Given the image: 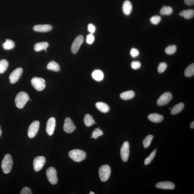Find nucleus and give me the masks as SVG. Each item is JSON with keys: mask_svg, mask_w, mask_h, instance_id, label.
<instances>
[{"mask_svg": "<svg viewBox=\"0 0 194 194\" xmlns=\"http://www.w3.org/2000/svg\"><path fill=\"white\" fill-rule=\"evenodd\" d=\"M23 72V69L21 68H17L13 71L9 76L10 82L11 84L16 83L22 74Z\"/></svg>", "mask_w": 194, "mask_h": 194, "instance_id": "9d476101", "label": "nucleus"}, {"mask_svg": "<svg viewBox=\"0 0 194 194\" xmlns=\"http://www.w3.org/2000/svg\"><path fill=\"white\" fill-rule=\"evenodd\" d=\"M156 152V150L155 149L151 152L150 155L148 157L146 158L144 160V164L145 165H148L151 163L152 160L155 158Z\"/></svg>", "mask_w": 194, "mask_h": 194, "instance_id": "2f4dec72", "label": "nucleus"}, {"mask_svg": "<svg viewBox=\"0 0 194 194\" xmlns=\"http://www.w3.org/2000/svg\"><path fill=\"white\" fill-rule=\"evenodd\" d=\"M154 137L153 135L150 134L147 136L143 140V144L144 148H147L150 145Z\"/></svg>", "mask_w": 194, "mask_h": 194, "instance_id": "7c9ffc66", "label": "nucleus"}, {"mask_svg": "<svg viewBox=\"0 0 194 194\" xmlns=\"http://www.w3.org/2000/svg\"><path fill=\"white\" fill-rule=\"evenodd\" d=\"M194 74V63L189 65L185 71V75L186 77H190L193 76Z\"/></svg>", "mask_w": 194, "mask_h": 194, "instance_id": "c85d7f7f", "label": "nucleus"}, {"mask_svg": "<svg viewBox=\"0 0 194 194\" xmlns=\"http://www.w3.org/2000/svg\"><path fill=\"white\" fill-rule=\"evenodd\" d=\"M46 162V159L43 156L36 157L33 161V167L35 171L38 172L42 169Z\"/></svg>", "mask_w": 194, "mask_h": 194, "instance_id": "0eeeda50", "label": "nucleus"}, {"mask_svg": "<svg viewBox=\"0 0 194 194\" xmlns=\"http://www.w3.org/2000/svg\"><path fill=\"white\" fill-rule=\"evenodd\" d=\"M69 156L74 161L80 162L86 159V154L82 150L74 149L69 152Z\"/></svg>", "mask_w": 194, "mask_h": 194, "instance_id": "f03ea898", "label": "nucleus"}, {"mask_svg": "<svg viewBox=\"0 0 194 194\" xmlns=\"http://www.w3.org/2000/svg\"><path fill=\"white\" fill-rule=\"evenodd\" d=\"M84 121L85 125L87 126H90L95 123L92 117L89 114H87L85 116Z\"/></svg>", "mask_w": 194, "mask_h": 194, "instance_id": "bb28decb", "label": "nucleus"}, {"mask_svg": "<svg viewBox=\"0 0 194 194\" xmlns=\"http://www.w3.org/2000/svg\"><path fill=\"white\" fill-rule=\"evenodd\" d=\"M148 118L151 121L154 123H160L164 120V117L161 115L157 113L150 114Z\"/></svg>", "mask_w": 194, "mask_h": 194, "instance_id": "6ab92c4d", "label": "nucleus"}, {"mask_svg": "<svg viewBox=\"0 0 194 194\" xmlns=\"http://www.w3.org/2000/svg\"><path fill=\"white\" fill-rule=\"evenodd\" d=\"M20 194H32L31 189L28 187H25L22 189Z\"/></svg>", "mask_w": 194, "mask_h": 194, "instance_id": "ea45409f", "label": "nucleus"}, {"mask_svg": "<svg viewBox=\"0 0 194 194\" xmlns=\"http://www.w3.org/2000/svg\"><path fill=\"white\" fill-rule=\"evenodd\" d=\"M63 128L65 132L71 133L74 131L76 127L71 119L67 117L65 120Z\"/></svg>", "mask_w": 194, "mask_h": 194, "instance_id": "ddd939ff", "label": "nucleus"}, {"mask_svg": "<svg viewBox=\"0 0 194 194\" xmlns=\"http://www.w3.org/2000/svg\"><path fill=\"white\" fill-rule=\"evenodd\" d=\"M96 106L97 109L100 111L106 113L109 111L110 108L107 104L102 102H98L96 104Z\"/></svg>", "mask_w": 194, "mask_h": 194, "instance_id": "412c9836", "label": "nucleus"}, {"mask_svg": "<svg viewBox=\"0 0 194 194\" xmlns=\"http://www.w3.org/2000/svg\"><path fill=\"white\" fill-rule=\"evenodd\" d=\"M56 126V121L55 118L51 117L47 121L46 126V132L49 136L53 135Z\"/></svg>", "mask_w": 194, "mask_h": 194, "instance_id": "4468645a", "label": "nucleus"}, {"mask_svg": "<svg viewBox=\"0 0 194 194\" xmlns=\"http://www.w3.org/2000/svg\"><path fill=\"white\" fill-rule=\"evenodd\" d=\"M177 50V47L175 45H170L166 47L165 51L166 54L168 55H172L175 53Z\"/></svg>", "mask_w": 194, "mask_h": 194, "instance_id": "473e14b6", "label": "nucleus"}, {"mask_svg": "<svg viewBox=\"0 0 194 194\" xmlns=\"http://www.w3.org/2000/svg\"><path fill=\"white\" fill-rule=\"evenodd\" d=\"M167 67V65L165 62L160 63L158 67V71L159 73H162L165 71Z\"/></svg>", "mask_w": 194, "mask_h": 194, "instance_id": "c9c22d12", "label": "nucleus"}, {"mask_svg": "<svg viewBox=\"0 0 194 194\" xmlns=\"http://www.w3.org/2000/svg\"><path fill=\"white\" fill-rule=\"evenodd\" d=\"M190 127L191 128L193 129L194 128V122L193 121L190 124Z\"/></svg>", "mask_w": 194, "mask_h": 194, "instance_id": "37998d69", "label": "nucleus"}, {"mask_svg": "<svg viewBox=\"0 0 194 194\" xmlns=\"http://www.w3.org/2000/svg\"><path fill=\"white\" fill-rule=\"evenodd\" d=\"M130 154V144L126 141L123 144L120 149V155L122 159L124 162L127 161Z\"/></svg>", "mask_w": 194, "mask_h": 194, "instance_id": "1a4fd4ad", "label": "nucleus"}, {"mask_svg": "<svg viewBox=\"0 0 194 194\" xmlns=\"http://www.w3.org/2000/svg\"><path fill=\"white\" fill-rule=\"evenodd\" d=\"M29 97L26 92H21L19 93L16 97L15 102L18 108L22 109L29 101Z\"/></svg>", "mask_w": 194, "mask_h": 194, "instance_id": "f257e3e1", "label": "nucleus"}, {"mask_svg": "<svg viewBox=\"0 0 194 194\" xmlns=\"http://www.w3.org/2000/svg\"><path fill=\"white\" fill-rule=\"evenodd\" d=\"M135 96V93L133 91L130 90L122 93L120 95V98L125 100L131 99Z\"/></svg>", "mask_w": 194, "mask_h": 194, "instance_id": "4be33fe9", "label": "nucleus"}, {"mask_svg": "<svg viewBox=\"0 0 194 194\" xmlns=\"http://www.w3.org/2000/svg\"><path fill=\"white\" fill-rule=\"evenodd\" d=\"M95 27L92 24H90L88 25V30L91 33H94L95 31Z\"/></svg>", "mask_w": 194, "mask_h": 194, "instance_id": "a19ab883", "label": "nucleus"}, {"mask_svg": "<svg viewBox=\"0 0 194 194\" xmlns=\"http://www.w3.org/2000/svg\"><path fill=\"white\" fill-rule=\"evenodd\" d=\"M156 187L160 189H173L175 188V185L171 182L165 181L157 183L156 184Z\"/></svg>", "mask_w": 194, "mask_h": 194, "instance_id": "2eb2a0df", "label": "nucleus"}, {"mask_svg": "<svg viewBox=\"0 0 194 194\" xmlns=\"http://www.w3.org/2000/svg\"><path fill=\"white\" fill-rule=\"evenodd\" d=\"M132 10V3L128 1H125L123 5L122 11L126 15H129L131 13Z\"/></svg>", "mask_w": 194, "mask_h": 194, "instance_id": "f3484780", "label": "nucleus"}, {"mask_svg": "<svg viewBox=\"0 0 194 194\" xmlns=\"http://www.w3.org/2000/svg\"><path fill=\"white\" fill-rule=\"evenodd\" d=\"M131 66L132 69L134 70H137L141 66V64L138 61H133L131 64Z\"/></svg>", "mask_w": 194, "mask_h": 194, "instance_id": "4c0bfd02", "label": "nucleus"}, {"mask_svg": "<svg viewBox=\"0 0 194 194\" xmlns=\"http://www.w3.org/2000/svg\"><path fill=\"white\" fill-rule=\"evenodd\" d=\"M15 43L11 40L7 39L5 42L3 43L2 46L4 49L9 50L13 49L15 47Z\"/></svg>", "mask_w": 194, "mask_h": 194, "instance_id": "a878e982", "label": "nucleus"}, {"mask_svg": "<svg viewBox=\"0 0 194 194\" xmlns=\"http://www.w3.org/2000/svg\"><path fill=\"white\" fill-rule=\"evenodd\" d=\"M179 15L183 17L185 19H191L194 16V11L192 9L183 10L180 12Z\"/></svg>", "mask_w": 194, "mask_h": 194, "instance_id": "5701e85b", "label": "nucleus"}, {"mask_svg": "<svg viewBox=\"0 0 194 194\" xmlns=\"http://www.w3.org/2000/svg\"><path fill=\"white\" fill-rule=\"evenodd\" d=\"M94 40L95 37L92 33H90V34L87 35L86 41L88 44H92L94 42Z\"/></svg>", "mask_w": 194, "mask_h": 194, "instance_id": "e433bc0d", "label": "nucleus"}, {"mask_svg": "<svg viewBox=\"0 0 194 194\" xmlns=\"http://www.w3.org/2000/svg\"><path fill=\"white\" fill-rule=\"evenodd\" d=\"M161 20V17L159 16H153L150 18V21L154 25H157Z\"/></svg>", "mask_w": 194, "mask_h": 194, "instance_id": "f704fd0d", "label": "nucleus"}, {"mask_svg": "<svg viewBox=\"0 0 194 194\" xmlns=\"http://www.w3.org/2000/svg\"><path fill=\"white\" fill-rule=\"evenodd\" d=\"M173 12V10L171 7L164 6L160 11V14L163 15H169Z\"/></svg>", "mask_w": 194, "mask_h": 194, "instance_id": "c756f323", "label": "nucleus"}, {"mask_svg": "<svg viewBox=\"0 0 194 194\" xmlns=\"http://www.w3.org/2000/svg\"><path fill=\"white\" fill-rule=\"evenodd\" d=\"M92 76L93 79L97 81H100L103 80L104 75L103 73L100 70H94L92 73Z\"/></svg>", "mask_w": 194, "mask_h": 194, "instance_id": "a211bd4d", "label": "nucleus"}, {"mask_svg": "<svg viewBox=\"0 0 194 194\" xmlns=\"http://www.w3.org/2000/svg\"><path fill=\"white\" fill-rule=\"evenodd\" d=\"M49 46V43L45 41L37 43L35 45L34 49L37 52L43 50L47 51V49Z\"/></svg>", "mask_w": 194, "mask_h": 194, "instance_id": "aec40b11", "label": "nucleus"}, {"mask_svg": "<svg viewBox=\"0 0 194 194\" xmlns=\"http://www.w3.org/2000/svg\"><path fill=\"white\" fill-rule=\"evenodd\" d=\"M52 29V27L49 25H39L34 26L33 30L38 32H47Z\"/></svg>", "mask_w": 194, "mask_h": 194, "instance_id": "dca6fc26", "label": "nucleus"}, {"mask_svg": "<svg viewBox=\"0 0 194 194\" xmlns=\"http://www.w3.org/2000/svg\"><path fill=\"white\" fill-rule=\"evenodd\" d=\"M2 130H1V126H0V137L2 135Z\"/></svg>", "mask_w": 194, "mask_h": 194, "instance_id": "c03bdc74", "label": "nucleus"}, {"mask_svg": "<svg viewBox=\"0 0 194 194\" xmlns=\"http://www.w3.org/2000/svg\"><path fill=\"white\" fill-rule=\"evenodd\" d=\"M47 176L49 181L53 185H56L58 182L56 170L53 167H50L47 169Z\"/></svg>", "mask_w": 194, "mask_h": 194, "instance_id": "423d86ee", "label": "nucleus"}, {"mask_svg": "<svg viewBox=\"0 0 194 194\" xmlns=\"http://www.w3.org/2000/svg\"><path fill=\"white\" fill-rule=\"evenodd\" d=\"M103 134V133L99 128H96L93 132L91 138L96 139L99 137L102 136Z\"/></svg>", "mask_w": 194, "mask_h": 194, "instance_id": "72a5a7b5", "label": "nucleus"}, {"mask_svg": "<svg viewBox=\"0 0 194 194\" xmlns=\"http://www.w3.org/2000/svg\"><path fill=\"white\" fill-rule=\"evenodd\" d=\"M30 101H32V100L30 99Z\"/></svg>", "mask_w": 194, "mask_h": 194, "instance_id": "49530a36", "label": "nucleus"}, {"mask_svg": "<svg viewBox=\"0 0 194 194\" xmlns=\"http://www.w3.org/2000/svg\"><path fill=\"white\" fill-rule=\"evenodd\" d=\"M13 165V160L10 155L7 154L2 161L1 167L4 173L7 174L11 171Z\"/></svg>", "mask_w": 194, "mask_h": 194, "instance_id": "7ed1b4c3", "label": "nucleus"}, {"mask_svg": "<svg viewBox=\"0 0 194 194\" xmlns=\"http://www.w3.org/2000/svg\"><path fill=\"white\" fill-rule=\"evenodd\" d=\"M40 123L37 120L33 122L29 125L28 130V136L29 138H33L36 136L39 130Z\"/></svg>", "mask_w": 194, "mask_h": 194, "instance_id": "6e6552de", "label": "nucleus"}, {"mask_svg": "<svg viewBox=\"0 0 194 194\" xmlns=\"http://www.w3.org/2000/svg\"><path fill=\"white\" fill-rule=\"evenodd\" d=\"M32 85L36 90L38 91L43 90L46 87L44 79L37 77H35L31 80Z\"/></svg>", "mask_w": 194, "mask_h": 194, "instance_id": "39448f33", "label": "nucleus"}, {"mask_svg": "<svg viewBox=\"0 0 194 194\" xmlns=\"http://www.w3.org/2000/svg\"><path fill=\"white\" fill-rule=\"evenodd\" d=\"M172 95L171 93L167 92L162 94L157 101V104L159 106H163L167 105L172 99Z\"/></svg>", "mask_w": 194, "mask_h": 194, "instance_id": "9b49d317", "label": "nucleus"}, {"mask_svg": "<svg viewBox=\"0 0 194 194\" xmlns=\"http://www.w3.org/2000/svg\"><path fill=\"white\" fill-rule=\"evenodd\" d=\"M111 169L108 165H104L101 166L99 169V176L101 181L106 182L109 179L111 175Z\"/></svg>", "mask_w": 194, "mask_h": 194, "instance_id": "20e7f679", "label": "nucleus"}, {"mask_svg": "<svg viewBox=\"0 0 194 194\" xmlns=\"http://www.w3.org/2000/svg\"><path fill=\"white\" fill-rule=\"evenodd\" d=\"M130 53V55L133 58H135V57H137L139 54V51L137 49L134 48H132L131 49Z\"/></svg>", "mask_w": 194, "mask_h": 194, "instance_id": "58836bf2", "label": "nucleus"}, {"mask_svg": "<svg viewBox=\"0 0 194 194\" xmlns=\"http://www.w3.org/2000/svg\"><path fill=\"white\" fill-rule=\"evenodd\" d=\"M47 70L55 72H59L60 71V67L58 63L54 61H51L47 65Z\"/></svg>", "mask_w": 194, "mask_h": 194, "instance_id": "b1692460", "label": "nucleus"}, {"mask_svg": "<svg viewBox=\"0 0 194 194\" xmlns=\"http://www.w3.org/2000/svg\"><path fill=\"white\" fill-rule=\"evenodd\" d=\"M84 41V37L82 35H79L75 39L71 46V51L74 54L78 53L79 49Z\"/></svg>", "mask_w": 194, "mask_h": 194, "instance_id": "f8f14e48", "label": "nucleus"}, {"mask_svg": "<svg viewBox=\"0 0 194 194\" xmlns=\"http://www.w3.org/2000/svg\"><path fill=\"white\" fill-rule=\"evenodd\" d=\"M184 108V104L183 102H180L176 105L172 109L171 113L172 114L175 115L179 113L183 110Z\"/></svg>", "mask_w": 194, "mask_h": 194, "instance_id": "393cba45", "label": "nucleus"}, {"mask_svg": "<svg viewBox=\"0 0 194 194\" xmlns=\"http://www.w3.org/2000/svg\"><path fill=\"white\" fill-rule=\"evenodd\" d=\"M90 194H95V193L94 192H93L92 191H91L90 192V193H89Z\"/></svg>", "mask_w": 194, "mask_h": 194, "instance_id": "a18cd8bd", "label": "nucleus"}, {"mask_svg": "<svg viewBox=\"0 0 194 194\" xmlns=\"http://www.w3.org/2000/svg\"><path fill=\"white\" fill-rule=\"evenodd\" d=\"M9 62L5 59L0 61V74H3L6 71L9 66Z\"/></svg>", "mask_w": 194, "mask_h": 194, "instance_id": "cd10ccee", "label": "nucleus"}, {"mask_svg": "<svg viewBox=\"0 0 194 194\" xmlns=\"http://www.w3.org/2000/svg\"><path fill=\"white\" fill-rule=\"evenodd\" d=\"M185 3L188 5H194V0H184Z\"/></svg>", "mask_w": 194, "mask_h": 194, "instance_id": "79ce46f5", "label": "nucleus"}]
</instances>
